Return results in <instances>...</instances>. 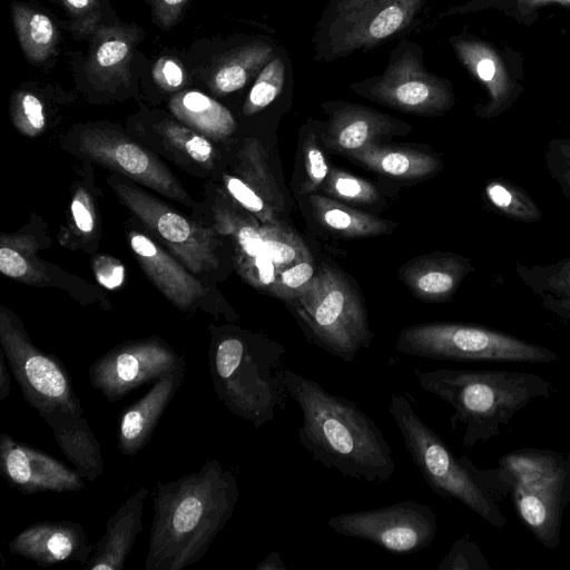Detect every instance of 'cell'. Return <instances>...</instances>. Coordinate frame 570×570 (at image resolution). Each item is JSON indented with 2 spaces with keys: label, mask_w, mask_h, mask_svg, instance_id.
<instances>
[{
  "label": "cell",
  "mask_w": 570,
  "mask_h": 570,
  "mask_svg": "<svg viewBox=\"0 0 570 570\" xmlns=\"http://www.w3.org/2000/svg\"><path fill=\"white\" fill-rule=\"evenodd\" d=\"M238 498L236 476L216 459L179 479L157 482L145 570H181L200 561Z\"/></svg>",
  "instance_id": "obj_1"
},
{
  "label": "cell",
  "mask_w": 570,
  "mask_h": 570,
  "mask_svg": "<svg viewBox=\"0 0 570 570\" xmlns=\"http://www.w3.org/2000/svg\"><path fill=\"white\" fill-rule=\"evenodd\" d=\"M285 385L302 411L299 443L315 461L346 478L368 483L390 481L395 471L391 448L354 401L332 394L291 370L285 372Z\"/></svg>",
  "instance_id": "obj_2"
},
{
  "label": "cell",
  "mask_w": 570,
  "mask_h": 570,
  "mask_svg": "<svg viewBox=\"0 0 570 570\" xmlns=\"http://www.w3.org/2000/svg\"><path fill=\"white\" fill-rule=\"evenodd\" d=\"M419 385L449 403L452 429L464 425L462 444L473 448L498 436L503 426L534 399H549L552 384L535 373L502 370H414Z\"/></svg>",
  "instance_id": "obj_3"
},
{
  "label": "cell",
  "mask_w": 570,
  "mask_h": 570,
  "mask_svg": "<svg viewBox=\"0 0 570 570\" xmlns=\"http://www.w3.org/2000/svg\"><path fill=\"white\" fill-rule=\"evenodd\" d=\"M286 351L242 331H214L208 351L212 384L234 415L261 429L286 409Z\"/></svg>",
  "instance_id": "obj_4"
},
{
  "label": "cell",
  "mask_w": 570,
  "mask_h": 570,
  "mask_svg": "<svg viewBox=\"0 0 570 570\" xmlns=\"http://www.w3.org/2000/svg\"><path fill=\"white\" fill-rule=\"evenodd\" d=\"M387 410L414 465L435 493L462 503L495 528L507 525L491 488L490 470L478 469L466 455L456 456L406 396L391 394Z\"/></svg>",
  "instance_id": "obj_5"
},
{
  "label": "cell",
  "mask_w": 570,
  "mask_h": 570,
  "mask_svg": "<svg viewBox=\"0 0 570 570\" xmlns=\"http://www.w3.org/2000/svg\"><path fill=\"white\" fill-rule=\"evenodd\" d=\"M521 522L544 547L561 540L564 510L570 504V461L551 450L524 448L502 455L495 468Z\"/></svg>",
  "instance_id": "obj_6"
},
{
  "label": "cell",
  "mask_w": 570,
  "mask_h": 570,
  "mask_svg": "<svg viewBox=\"0 0 570 570\" xmlns=\"http://www.w3.org/2000/svg\"><path fill=\"white\" fill-rule=\"evenodd\" d=\"M429 0H328L311 38L313 59L334 62L415 28Z\"/></svg>",
  "instance_id": "obj_7"
},
{
  "label": "cell",
  "mask_w": 570,
  "mask_h": 570,
  "mask_svg": "<svg viewBox=\"0 0 570 570\" xmlns=\"http://www.w3.org/2000/svg\"><path fill=\"white\" fill-rule=\"evenodd\" d=\"M306 336L330 354L351 363L374 337L360 296L337 271L322 265L307 288L292 302Z\"/></svg>",
  "instance_id": "obj_8"
},
{
  "label": "cell",
  "mask_w": 570,
  "mask_h": 570,
  "mask_svg": "<svg viewBox=\"0 0 570 570\" xmlns=\"http://www.w3.org/2000/svg\"><path fill=\"white\" fill-rule=\"evenodd\" d=\"M0 345L24 401L51 430L83 416L63 363L36 346L21 321L4 306L0 308Z\"/></svg>",
  "instance_id": "obj_9"
},
{
  "label": "cell",
  "mask_w": 570,
  "mask_h": 570,
  "mask_svg": "<svg viewBox=\"0 0 570 570\" xmlns=\"http://www.w3.org/2000/svg\"><path fill=\"white\" fill-rule=\"evenodd\" d=\"M397 352L430 360L458 362L551 363L559 358L548 347L475 324L430 322L404 327Z\"/></svg>",
  "instance_id": "obj_10"
},
{
  "label": "cell",
  "mask_w": 570,
  "mask_h": 570,
  "mask_svg": "<svg viewBox=\"0 0 570 570\" xmlns=\"http://www.w3.org/2000/svg\"><path fill=\"white\" fill-rule=\"evenodd\" d=\"M350 88L371 101L419 116H441L455 102L451 80L430 71L423 48L409 38L394 46L382 73L354 81Z\"/></svg>",
  "instance_id": "obj_11"
},
{
  "label": "cell",
  "mask_w": 570,
  "mask_h": 570,
  "mask_svg": "<svg viewBox=\"0 0 570 570\" xmlns=\"http://www.w3.org/2000/svg\"><path fill=\"white\" fill-rule=\"evenodd\" d=\"M336 533L380 546L393 554L414 553L432 544L438 531L434 511L413 500L332 517Z\"/></svg>",
  "instance_id": "obj_12"
},
{
  "label": "cell",
  "mask_w": 570,
  "mask_h": 570,
  "mask_svg": "<svg viewBox=\"0 0 570 570\" xmlns=\"http://www.w3.org/2000/svg\"><path fill=\"white\" fill-rule=\"evenodd\" d=\"M448 41L461 65L487 92V100L475 105V115L493 119L510 110L524 91L523 56L508 45L468 31L452 35Z\"/></svg>",
  "instance_id": "obj_13"
},
{
  "label": "cell",
  "mask_w": 570,
  "mask_h": 570,
  "mask_svg": "<svg viewBox=\"0 0 570 570\" xmlns=\"http://www.w3.org/2000/svg\"><path fill=\"white\" fill-rule=\"evenodd\" d=\"M121 203L193 273L218 266L216 229L191 222L154 196L118 178L108 179Z\"/></svg>",
  "instance_id": "obj_14"
},
{
  "label": "cell",
  "mask_w": 570,
  "mask_h": 570,
  "mask_svg": "<svg viewBox=\"0 0 570 570\" xmlns=\"http://www.w3.org/2000/svg\"><path fill=\"white\" fill-rule=\"evenodd\" d=\"M183 357L158 336L130 340L94 361L88 377L91 386L114 403L131 391L163 379Z\"/></svg>",
  "instance_id": "obj_15"
},
{
  "label": "cell",
  "mask_w": 570,
  "mask_h": 570,
  "mask_svg": "<svg viewBox=\"0 0 570 570\" xmlns=\"http://www.w3.org/2000/svg\"><path fill=\"white\" fill-rule=\"evenodd\" d=\"M78 149L91 160L138 181L167 198L193 205V199L171 171L150 151L110 129L80 134Z\"/></svg>",
  "instance_id": "obj_16"
},
{
  "label": "cell",
  "mask_w": 570,
  "mask_h": 570,
  "mask_svg": "<svg viewBox=\"0 0 570 570\" xmlns=\"http://www.w3.org/2000/svg\"><path fill=\"white\" fill-rule=\"evenodd\" d=\"M0 472L9 485L23 494L77 492L85 488L76 469L6 433L0 434Z\"/></svg>",
  "instance_id": "obj_17"
},
{
  "label": "cell",
  "mask_w": 570,
  "mask_h": 570,
  "mask_svg": "<svg viewBox=\"0 0 570 570\" xmlns=\"http://www.w3.org/2000/svg\"><path fill=\"white\" fill-rule=\"evenodd\" d=\"M323 108L330 119L322 140L328 149L345 156L377 144L384 137L413 129L397 118L358 104L327 101Z\"/></svg>",
  "instance_id": "obj_18"
},
{
  "label": "cell",
  "mask_w": 570,
  "mask_h": 570,
  "mask_svg": "<svg viewBox=\"0 0 570 570\" xmlns=\"http://www.w3.org/2000/svg\"><path fill=\"white\" fill-rule=\"evenodd\" d=\"M8 549L43 568L65 562L85 566L94 552L82 524L75 521L32 523L8 542Z\"/></svg>",
  "instance_id": "obj_19"
},
{
  "label": "cell",
  "mask_w": 570,
  "mask_h": 570,
  "mask_svg": "<svg viewBox=\"0 0 570 570\" xmlns=\"http://www.w3.org/2000/svg\"><path fill=\"white\" fill-rule=\"evenodd\" d=\"M186 374V361L154 383L151 389L120 414L117 446L128 456L136 455L151 439L160 417L178 392Z\"/></svg>",
  "instance_id": "obj_20"
},
{
  "label": "cell",
  "mask_w": 570,
  "mask_h": 570,
  "mask_svg": "<svg viewBox=\"0 0 570 570\" xmlns=\"http://www.w3.org/2000/svg\"><path fill=\"white\" fill-rule=\"evenodd\" d=\"M128 239L145 274L176 307L188 311L204 297L203 285L151 238L132 230Z\"/></svg>",
  "instance_id": "obj_21"
},
{
  "label": "cell",
  "mask_w": 570,
  "mask_h": 570,
  "mask_svg": "<svg viewBox=\"0 0 570 570\" xmlns=\"http://www.w3.org/2000/svg\"><path fill=\"white\" fill-rule=\"evenodd\" d=\"M149 491L146 487L132 493L106 523L85 570H122L138 534L142 530V513Z\"/></svg>",
  "instance_id": "obj_22"
},
{
  "label": "cell",
  "mask_w": 570,
  "mask_h": 570,
  "mask_svg": "<svg viewBox=\"0 0 570 570\" xmlns=\"http://www.w3.org/2000/svg\"><path fill=\"white\" fill-rule=\"evenodd\" d=\"M86 62L90 82L99 89H111L128 80L129 63L138 32L125 26H99L92 33Z\"/></svg>",
  "instance_id": "obj_23"
},
{
  "label": "cell",
  "mask_w": 570,
  "mask_h": 570,
  "mask_svg": "<svg viewBox=\"0 0 570 570\" xmlns=\"http://www.w3.org/2000/svg\"><path fill=\"white\" fill-rule=\"evenodd\" d=\"M472 271L471 262L456 254H435L404 265L400 277L413 295L426 302L450 299Z\"/></svg>",
  "instance_id": "obj_24"
},
{
  "label": "cell",
  "mask_w": 570,
  "mask_h": 570,
  "mask_svg": "<svg viewBox=\"0 0 570 570\" xmlns=\"http://www.w3.org/2000/svg\"><path fill=\"white\" fill-rule=\"evenodd\" d=\"M278 46L274 39L261 36L229 50L210 73L212 91L228 95L245 87L273 58Z\"/></svg>",
  "instance_id": "obj_25"
},
{
  "label": "cell",
  "mask_w": 570,
  "mask_h": 570,
  "mask_svg": "<svg viewBox=\"0 0 570 570\" xmlns=\"http://www.w3.org/2000/svg\"><path fill=\"white\" fill-rule=\"evenodd\" d=\"M515 273L544 309L570 321V257L535 265L517 262Z\"/></svg>",
  "instance_id": "obj_26"
},
{
  "label": "cell",
  "mask_w": 570,
  "mask_h": 570,
  "mask_svg": "<svg viewBox=\"0 0 570 570\" xmlns=\"http://www.w3.org/2000/svg\"><path fill=\"white\" fill-rule=\"evenodd\" d=\"M168 107L181 124L207 138L225 139L236 129L232 112L217 100L197 90L175 95Z\"/></svg>",
  "instance_id": "obj_27"
},
{
  "label": "cell",
  "mask_w": 570,
  "mask_h": 570,
  "mask_svg": "<svg viewBox=\"0 0 570 570\" xmlns=\"http://www.w3.org/2000/svg\"><path fill=\"white\" fill-rule=\"evenodd\" d=\"M346 156L376 173L402 179L430 176L442 167L441 160L433 155L377 144L368 145Z\"/></svg>",
  "instance_id": "obj_28"
},
{
  "label": "cell",
  "mask_w": 570,
  "mask_h": 570,
  "mask_svg": "<svg viewBox=\"0 0 570 570\" xmlns=\"http://www.w3.org/2000/svg\"><path fill=\"white\" fill-rule=\"evenodd\" d=\"M309 203L318 223L342 237H375L394 228L391 222L355 210L328 197L312 195Z\"/></svg>",
  "instance_id": "obj_29"
},
{
  "label": "cell",
  "mask_w": 570,
  "mask_h": 570,
  "mask_svg": "<svg viewBox=\"0 0 570 570\" xmlns=\"http://www.w3.org/2000/svg\"><path fill=\"white\" fill-rule=\"evenodd\" d=\"M14 30L24 56L33 63L49 59L56 51L57 29L51 19L30 7L14 3L11 9Z\"/></svg>",
  "instance_id": "obj_30"
},
{
  "label": "cell",
  "mask_w": 570,
  "mask_h": 570,
  "mask_svg": "<svg viewBox=\"0 0 570 570\" xmlns=\"http://www.w3.org/2000/svg\"><path fill=\"white\" fill-rule=\"evenodd\" d=\"M235 169L276 213L285 207L284 197L271 170L267 154L256 139H247L237 154Z\"/></svg>",
  "instance_id": "obj_31"
},
{
  "label": "cell",
  "mask_w": 570,
  "mask_h": 570,
  "mask_svg": "<svg viewBox=\"0 0 570 570\" xmlns=\"http://www.w3.org/2000/svg\"><path fill=\"white\" fill-rule=\"evenodd\" d=\"M37 249L38 243L32 236H1L0 272L19 282L45 285L48 276L37 257Z\"/></svg>",
  "instance_id": "obj_32"
},
{
  "label": "cell",
  "mask_w": 570,
  "mask_h": 570,
  "mask_svg": "<svg viewBox=\"0 0 570 570\" xmlns=\"http://www.w3.org/2000/svg\"><path fill=\"white\" fill-rule=\"evenodd\" d=\"M292 62L284 46H278L273 58L254 79L243 106L245 116L255 115L274 102L292 82Z\"/></svg>",
  "instance_id": "obj_33"
},
{
  "label": "cell",
  "mask_w": 570,
  "mask_h": 570,
  "mask_svg": "<svg viewBox=\"0 0 570 570\" xmlns=\"http://www.w3.org/2000/svg\"><path fill=\"white\" fill-rule=\"evenodd\" d=\"M484 194L492 207L510 219L534 223L542 218L540 208L529 194L509 180H489Z\"/></svg>",
  "instance_id": "obj_34"
},
{
  "label": "cell",
  "mask_w": 570,
  "mask_h": 570,
  "mask_svg": "<svg viewBox=\"0 0 570 570\" xmlns=\"http://www.w3.org/2000/svg\"><path fill=\"white\" fill-rule=\"evenodd\" d=\"M156 128L164 144L176 154L205 168L214 166L216 151L206 136L174 120H164Z\"/></svg>",
  "instance_id": "obj_35"
},
{
  "label": "cell",
  "mask_w": 570,
  "mask_h": 570,
  "mask_svg": "<svg viewBox=\"0 0 570 570\" xmlns=\"http://www.w3.org/2000/svg\"><path fill=\"white\" fill-rule=\"evenodd\" d=\"M258 228L264 242V249L271 256L277 272L312 257L301 237L281 223L264 224Z\"/></svg>",
  "instance_id": "obj_36"
},
{
  "label": "cell",
  "mask_w": 570,
  "mask_h": 570,
  "mask_svg": "<svg viewBox=\"0 0 570 570\" xmlns=\"http://www.w3.org/2000/svg\"><path fill=\"white\" fill-rule=\"evenodd\" d=\"M215 229L234 239L238 255L250 256L264 250L259 228L234 212L226 208L216 209Z\"/></svg>",
  "instance_id": "obj_37"
},
{
  "label": "cell",
  "mask_w": 570,
  "mask_h": 570,
  "mask_svg": "<svg viewBox=\"0 0 570 570\" xmlns=\"http://www.w3.org/2000/svg\"><path fill=\"white\" fill-rule=\"evenodd\" d=\"M320 188L333 198L347 203L372 204L379 197L371 183L337 168L330 170Z\"/></svg>",
  "instance_id": "obj_38"
},
{
  "label": "cell",
  "mask_w": 570,
  "mask_h": 570,
  "mask_svg": "<svg viewBox=\"0 0 570 570\" xmlns=\"http://www.w3.org/2000/svg\"><path fill=\"white\" fill-rule=\"evenodd\" d=\"M552 4L570 7V0H488L470 8L466 14L495 10L524 27H531L539 19L540 9Z\"/></svg>",
  "instance_id": "obj_39"
},
{
  "label": "cell",
  "mask_w": 570,
  "mask_h": 570,
  "mask_svg": "<svg viewBox=\"0 0 570 570\" xmlns=\"http://www.w3.org/2000/svg\"><path fill=\"white\" fill-rule=\"evenodd\" d=\"M11 118L18 131L36 137L46 127V115L41 100L29 91H18L11 100Z\"/></svg>",
  "instance_id": "obj_40"
},
{
  "label": "cell",
  "mask_w": 570,
  "mask_h": 570,
  "mask_svg": "<svg viewBox=\"0 0 570 570\" xmlns=\"http://www.w3.org/2000/svg\"><path fill=\"white\" fill-rule=\"evenodd\" d=\"M315 273L312 257L303 259L277 272L268 291L281 299L294 302L311 284Z\"/></svg>",
  "instance_id": "obj_41"
},
{
  "label": "cell",
  "mask_w": 570,
  "mask_h": 570,
  "mask_svg": "<svg viewBox=\"0 0 570 570\" xmlns=\"http://www.w3.org/2000/svg\"><path fill=\"white\" fill-rule=\"evenodd\" d=\"M544 164L551 178L570 202V128L568 136L549 141Z\"/></svg>",
  "instance_id": "obj_42"
},
{
  "label": "cell",
  "mask_w": 570,
  "mask_h": 570,
  "mask_svg": "<svg viewBox=\"0 0 570 570\" xmlns=\"http://www.w3.org/2000/svg\"><path fill=\"white\" fill-rule=\"evenodd\" d=\"M439 570H491L479 546L469 535L458 539L438 566Z\"/></svg>",
  "instance_id": "obj_43"
},
{
  "label": "cell",
  "mask_w": 570,
  "mask_h": 570,
  "mask_svg": "<svg viewBox=\"0 0 570 570\" xmlns=\"http://www.w3.org/2000/svg\"><path fill=\"white\" fill-rule=\"evenodd\" d=\"M235 265L240 276L258 289H269L277 269L265 249L256 255H235Z\"/></svg>",
  "instance_id": "obj_44"
},
{
  "label": "cell",
  "mask_w": 570,
  "mask_h": 570,
  "mask_svg": "<svg viewBox=\"0 0 570 570\" xmlns=\"http://www.w3.org/2000/svg\"><path fill=\"white\" fill-rule=\"evenodd\" d=\"M224 183L229 195L264 224L279 223L276 212L239 177L227 175Z\"/></svg>",
  "instance_id": "obj_45"
},
{
  "label": "cell",
  "mask_w": 570,
  "mask_h": 570,
  "mask_svg": "<svg viewBox=\"0 0 570 570\" xmlns=\"http://www.w3.org/2000/svg\"><path fill=\"white\" fill-rule=\"evenodd\" d=\"M303 153L306 181L302 186V191L314 193L322 186L330 169L326 158L317 144L316 136L312 130L306 135Z\"/></svg>",
  "instance_id": "obj_46"
},
{
  "label": "cell",
  "mask_w": 570,
  "mask_h": 570,
  "mask_svg": "<svg viewBox=\"0 0 570 570\" xmlns=\"http://www.w3.org/2000/svg\"><path fill=\"white\" fill-rule=\"evenodd\" d=\"M72 20V28L90 35L100 26L101 9L98 0H61Z\"/></svg>",
  "instance_id": "obj_47"
},
{
  "label": "cell",
  "mask_w": 570,
  "mask_h": 570,
  "mask_svg": "<svg viewBox=\"0 0 570 570\" xmlns=\"http://www.w3.org/2000/svg\"><path fill=\"white\" fill-rule=\"evenodd\" d=\"M151 76L154 81L166 91L178 90L186 82L181 63L169 56H164L155 62Z\"/></svg>",
  "instance_id": "obj_48"
},
{
  "label": "cell",
  "mask_w": 570,
  "mask_h": 570,
  "mask_svg": "<svg viewBox=\"0 0 570 570\" xmlns=\"http://www.w3.org/2000/svg\"><path fill=\"white\" fill-rule=\"evenodd\" d=\"M72 222L82 235H90L96 226L91 197L83 187H79L71 202Z\"/></svg>",
  "instance_id": "obj_49"
},
{
  "label": "cell",
  "mask_w": 570,
  "mask_h": 570,
  "mask_svg": "<svg viewBox=\"0 0 570 570\" xmlns=\"http://www.w3.org/2000/svg\"><path fill=\"white\" fill-rule=\"evenodd\" d=\"M94 271L98 282L109 289L119 287L124 281V266L111 256H98L94 263Z\"/></svg>",
  "instance_id": "obj_50"
},
{
  "label": "cell",
  "mask_w": 570,
  "mask_h": 570,
  "mask_svg": "<svg viewBox=\"0 0 570 570\" xmlns=\"http://www.w3.org/2000/svg\"><path fill=\"white\" fill-rule=\"evenodd\" d=\"M188 0H154L153 12L158 26L171 28L181 17Z\"/></svg>",
  "instance_id": "obj_51"
},
{
  "label": "cell",
  "mask_w": 570,
  "mask_h": 570,
  "mask_svg": "<svg viewBox=\"0 0 570 570\" xmlns=\"http://www.w3.org/2000/svg\"><path fill=\"white\" fill-rule=\"evenodd\" d=\"M11 383L9 367L6 364L4 354H0V402L4 401L10 393Z\"/></svg>",
  "instance_id": "obj_52"
},
{
  "label": "cell",
  "mask_w": 570,
  "mask_h": 570,
  "mask_svg": "<svg viewBox=\"0 0 570 570\" xmlns=\"http://www.w3.org/2000/svg\"><path fill=\"white\" fill-rule=\"evenodd\" d=\"M488 0H465L459 4L451 6L440 13V18H450L455 16H464L473 6Z\"/></svg>",
  "instance_id": "obj_53"
},
{
  "label": "cell",
  "mask_w": 570,
  "mask_h": 570,
  "mask_svg": "<svg viewBox=\"0 0 570 570\" xmlns=\"http://www.w3.org/2000/svg\"><path fill=\"white\" fill-rule=\"evenodd\" d=\"M256 570H286V566L281 554L277 551H273L256 566Z\"/></svg>",
  "instance_id": "obj_54"
},
{
  "label": "cell",
  "mask_w": 570,
  "mask_h": 570,
  "mask_svg": "<svg viewBox=\"0 0 570 570\" xmlns=\"http://www.w3.org/2000/svg\"><path fill=\"white\" fill-rule=\"evenodd\" d=\"M567 456H568V459H569V461H570V452H568V453H567Z\"/></svg>",
  "instance_id": "obj_55"
},
{
  "label": "cell",
  "mask_w": 570,
  "mask_h": 570,
  "mask_svg": "<svg viewBox=\"0 0 570 570\" xmlns=\"http://www.w3.org/2000/svg\"><path fill=\"white\" fill-rule=\"evenodd\" d=\"M49 1H56V0H49Z\"/></svg>",
  "instance_id": "obj_56"
}]
</instances>
